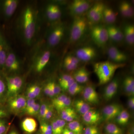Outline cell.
<instances>
[{"label":"cell","instance_id":"cell-9","mask_svg":"<svg viewBox=\"0 0 134 134\" xmlns=\"http://www.w3.org/2000/svg\"><path fill=\"white\" fill-rule=\"evenodd\" d=\"M18 4V2L15 0H6L1 2H0V10L4 16L9 17L15 11Z\"/></svg>","mask_w":134,"mask_h":134},{"label":"cell","instance_id":"cell-59","mask_svg":"<svg viewBox=\"0 0 134 134\" xmlns=\"http://www.w3.org/2000/svg\"><path fill=\"white\" fill-rule=\"evenodd\" d=\"M16 132L15 130H12V131H10V132L8 134H15V133Z\"/></svg>","mask_w":134,"mask_h":134},{"label":"cell","instance_id":"cell-4","mask_svg":"<svg viewBox=\"0 0 134 134\" xmlns=\"http://www.w3.org/2000/svg\"><path fill=\"white\" fill-rule=\"evenodd\" d=\"M91 36L94 43L99 47L105 45L109 39L107 29L100 25L92 27Z\"/></svg>","mask_w":134,"mask_h":134},{"label":"cell","instance_id":"cell-18","mask_svg":"<svg viewBox=\"0 0 134 134\" xmlns=\"http://www.w3.org/2000/svg\"><path fill=\"white\" fill-rule=\"evenodd\" d=\"M22 127L25 132L31 133L36 131L37 123L36 120L31 117H27L22 121Z\"/></svg>","mask_w":134,"mask_h":134},{"label":"cell","instance_id":"cell-1","mask_svg":"<svg viewBox=\"0 0 134 134\" xmlns=\"http://www.w3.org/2000/svg\"><path fill=\"white\" fill-rule=\"evenodd\" d=\"M125 63H117L109 61L97 63L94 65V71L99 80V85H104L110 81L117 69L123 68Z\"/></svg>","mask_w":134,"mask_h":134},{"label":"cell","instance_id":"cell-14","mask_svg":"<svg viewBox=\"0 0 134 134\" xmlns=\"http://www.w3.org/2000/svg\"><path fill=\"white\" fill-rule=\"evenodd\" d=\"M19 64L15 55L9 53L7 55L3 68L9 71H16L19 69Z\"/></svg>","mask_w":134,"mask_h":134},{"label":"cell","instance_id":"cell-48","mask_svg":"<svg viewBox=\"0 0 134 134\" xmlns=\"http://www.w3.org/2000/svg\"><path fill=\"white\" fill-rule=\"evenodd\" d=\"M8 114L7 110L3 106L2 104H0V119H4L7 117Z\"/></svg>","mask_w":134,"mask_h":134},{"label":"cell","instance_id":"cell-21","mask_svg":"<svg viewBox=\"0 0 134 134\" xmlns=\"http://www.w3.org/2000/svg\"><path fill=\"white\" fill-rule=\"evenodd\" d=\"M74 106L76 111L82 115L91 109L90 106L87 102L81 99H77L75 101Z\"/></svg>","mask_w":134,"mask_h":134},{"label":"cell","instance_id":"cell-31","mask_svg":"<svg viewBox=\"0 0 134 134\" xmlns=\"http://www.w3.org/2000/svg\"><path fill=\"white\" fill-rule=\"evenodd\" d=\"M7 55L4 44L0 43V69L3 68Z\"/></svg>","mask_w":134,"mask_h":134},{"label":"cell","instance_id":"cell-42","mask_svg":"<svg viewBox=\"0 0 134 134\" xmlns=\"http://www.w3.org/2000/svg\"><path fill=\"white\" fill-rule=\"evenodd\" d=\"M73 77L69 75L65 74L63 75L60 78L59 80V86L60 87L62 86L63 84L68 81L70 79H72Z\"/></svg>","mask_w":134,"mask_h":134},{"label":"cell","instance_id":"cell-44","mask_svg":"<svg viewBox=\"0 0 134 134\" xmlns=\"http://www.w3.org/2000/svg\"><path fill=\"white\" fill-rule=\"evenodd\" d=\"M64 67L66 69L69 71H72L77 68L78 65L73 64L71 63L68 62L66 61H64Z\"/></svg>","mask_w":134,"mask_h":134},{"label":"cell","instance_id":"cell-30","mask_svg":"<svg viewBox=\"0 0 134 134\" xmlns=\"http://www.w3.org/2000/svg\"><path fill=\"white\" fill-rule=\"evenodd\" d=\"M84 90L83 86L79 85L78 83L75 81L68 89V91L70 95L75 96Z\"/></svg>","mask_w":134,"mask_h":134},{"label":"cell","instance_id":"cell-7","mask_svg":"<svg viewBox=\"0 0 134 134\" xmlns=\"http://www.w3.org/2000/svg\"><path fill=\"white\" fill-rule=\"evenodd\" d=\"M121 106L117 104H112L103 108V118L106 121L111 120L119 115L122 111Z\"/></svg>","mask_w":134,"mask_h":134},{"label":"cell","instance_id":"cell-28","mask_svg":"<svg viewBox=\"0 0 134 134\" xmlns=\"http://www.w3.org/2000/svg\"><path fill=\"white\" fill-rule=\"evenodd\" d=\"M7 96V88L6 80L0 74V104H2Z\"/></svg>","mask_w":134,"mask_h":134},{"label":"cell","instance_id":"cell-39","mask_svg":"<svg viewBox=\"0 0 134 134\" xmlns=\"http://www.w3.org/2000/svg\"><path fill=\"white\" fill-rule=\"evenodd\" d=\"M49 106L46 104H43L40 105V109L39 113L40 117L41 119H44L47 110H48Z\"/></svg>","mask_w":134,"mask_h":134},{"label":"cell","instance_id":"cell-11","mask_svg":"<svg viewBox=\"0 0 134 134\" xmlns=\"http://www.w3.org/2000/svg\"><path fill=\"white\" fill-rule=\"evenodd\" d=\"M83 120L86 125L94 126L99 122L102 116L98 111L91 110L82 115Z\"/></svg>","mask_w":134,"mask_h":134},{"label":"cell","instance_id":"cell-5","mask_svg":"<svg viewBox=\"0 0 134 134\" xmlns=\"http://www.w3.org/2000/svg\"><path fill=\"white\" fill-rule=\"evenodd\" d=\"M26 100L24 96L19 95L10 97L8 101L10 110L15 113L24 111L26 107Z\"/></svg>","mask_w":134,"mask_h":134},{"label":"cell","instance_id":"cell-47","mask_svg":"<svg viewBox=\"0 0 134 134\" xmlns=\"http://www.w3.org/2000/svg\"><path fill=\"white\" fill-rule=\"evenodd\" d=\"M75 81V79L72 77V79H70L68 81L66 82V83L63 84L62 86H60L61 88L62 89L63 91H66L68 90L69 88L72 85V84L74 83Z\"/></svg>","mask_w":134,"mask_h":134},{"label":"cell","instance_id":"cell-36","mask_svg":"<svg viewBox=\"0 0 134 134\" xmlns=\"http://www.w3.org/2000/svg\"><path fill=\"white\" fill-rule=\"evenodd\" d=\"M83 134H99V130L96 126H90L84 130Z\"/></svg>","mask_w":134,"mask_h":134},{"label":"cell","instance_id":"cell-41","mask_svg":"<svg viewBox=\"0 0 134 134\" xmlns=\"http://www.w3.org/2000/svg\"><path fill=\"white\" fill-rule=\"evenodd\" d=\"M72 103V100L71 98L69 97H68L66 100L64 101L62 104L61 105L57 110L59 111H60L62 110L65 109V108L69 107Z\"/></svg>","mask_w":134,"mask_h":134},{"label":"cell","instance_id":"cell-8","mask_svg":"<svg viewBox=\"0 0 134 134\" xmlns=\"http://www.w3.org/2000/svg\"><path fill=\"white\" fill-rule=\"evenodd\" d=\"M76 54L77 58L80 60L88 62L96 57L97 53L95 48L87 46L79 48L77 50Z\"/></svg>","mask_w":134,"mask_h":134},{"label":"cell","instance_id":"cell-34","mask_svg":"<svg viewBox=\"0 0 134 134\" xmlns=\"http://www.w3.org/2000/svg\"><path fill=\"white\" fill-rule=\"evenodd\" d=\"M75 111L74 109L71 107H68L60 111L61 117L63 120H65L67 117L72 113Z\"/></svg>","mask_w":134,"mask_h":134},{"label":"cell","instance_id":"cell-26","mask_svg":"<svg viewBox=\"0 0 134 134\" xmlns=\"http://www.w3.org/2000/svg\"><path fill=\"white\" fill-rule=\"evenodd\" d=\"M23 84V81L22 78L19 76L14 77V81L12 90L7 96L10 97L12 96H16L21 89Z\"/></svg>","mask_w":134,"mask_h":134},{"label":"cell","instance_id":"cell-20","mask_svg":"<svg viewBox=\"0 0 134 134\" xmlns=\"http://www.w3.org/2000/svg\"><path fill=\"white\" fill-rule=\"evenodd\" d=\"M117 14L111 8L105 7L103 11V19L108 24H112L116 21Z\"/></svg>","mask_w":134,"mask_h":134},{"label":"cell","instance_id":"cell-53","mask_svg":"<svg viewBox=\"0 0 134 134\" xmlns=\"http://www.w3.org/2000/svg\"><path fill=\"white\" fill-rule=\"evenodd\" d=\"M26 95H27V97H28L29 99H34L36 97H37V96H36L35 93L30 88V87H29L27 89Z\"/></svg>","mask_w":134,"mask_h":134},{"label":"cell","instance_id":"cell-62","mask_svg":"<svg viewBox=\"0 0 134 134\" xmlns=\"http://www.w3.org/2000/svg\"><path fill=\"white\" fill-rule=\"evenodd\" d=\"M6 133H7V132H6V133H4V134H6Z\"/></svg>","mask_w":134,"mask_h":134},{"label":"cell","instance_id":"cell-57","mask_svg":"<svg viewBox=\"0 0 134 134\" xmlns=\"http://www.w3.org/2000/svg\"><path fill=\"white\" fill-rule=\"evenodd\" d=\"M62 134H74L68 128H65L63 131Z\"/></svg>","mask_w":134,"mask_h":134},{"label":"cell","instance_id":"cell-60","mask_svg":"<svg viewBox=\"0 0 134 134\" xmlns=\"http://www.w3.org/2000/svg\"><path fill=\"white\" fill-rule=\"evenodd\" d=\"M15 134H18V133L17 132H16Z\"/></svg>","mask_w":134,"mask_h":134},{"label":"cell","instance_id":"cell-35","mask_svg":"<svg viewBox=\"0 0 134 134\" xmlns=\"http://www.w3.org/2000/svg\"><path fill=\"white\" fill-rule=\"evenodd\" d=\"M120 114L121 118V125H125L127 124L130 118V115L127 111L126 110H122Z\"/></svg>","mask_w":134,"mask_h":134},{"label":"cell","instance_id":"cell-25","mask_svg":"<svg viewBox=\"0 0 134 134\" xmlns=\"http://www.w3.org/2000/svg\"><path fill=\"white\" fill-rule=\"evenodd\" d=\"M105 5L103 2H96L94 5H92L88 10L87 14V17L90 21L95 16V15L100 10L105 7Z\"/></svg>","mask_w":134,"mask_h":134},{"label":"cell","instance_id":"cell-52","mask_svg":"<svg viewBox=\"0 0 134 134\" xmlns=\"http://www.w3.org/2000/svg\"><path fill=\"white\" fill-rule=\"evenodd\" d=\"M52 85L54 92V96L55 95H58L59 94L61 91V88L59 85H58L57 84L55 83L54 82H52Z\"/></svg>","mask_w":134,"mask_h":134},{"label":"cell","instance_id":"cell-22","mask_svg":"<svg viewBox=\"0 0 134 134\" xmlns=\"http://www.w3.org/2000/svg\"><path fill=\"white\" fill-rule=\"evenodd\" d=\"M50 57V51H47L43 53L39 59L36 65V70L37 72H41L47 64Z\"/></svg>","mask_w":134,"mask_h":134},{"label":"cell","instance_id":"cell-46","mask_svg":"<svg viewBox=\"0 0 134 134\" xmlns=\"http://www.w3.org/2000/svg\"><path fill=\"white\" fill-rule=\"evenodd\" d=\"M51 125L52 127V134H62V132L58 127L55 120L53 121Z\"/></svg>","mask_w":134,"mask_h":134},{"label":"cell","instance_id":"cell-27","mask_svg":"<svg viewBox=\"0 0 134 134\" xmlns=\"http://www.w3.org/2000/svg\"><path fill=\"white\" fill-rule=\"evenodd\" d=\"M68 129L74 134H82L83 127L82 125L77 121H71L68 125Z\"/></svg>","mask_w":134,"mask_h":134},{"label":"cell","instance_id":"cell-40","mask_svg":"<svg viewBox=\"0 0 134 134\" xmlns=\"http://www.w3.org/2000/svg\"><path fill=\"white\" fill-rule=\"evenodd\" d=\"M7 124L4 119H0V134H4L7 132Z\"/></svg>","mask_w":134,"mask_h":134},{"label":"cell","instance_id":"cell-54","mask_svg":"<svg viewBox=\"0 0 134 134\" xmlns=\"http://www.w3.org/2000/svg\"><path fill=\"white\" fill-rule=\"evenodd\" d=\"M77 118V115L76 111H75L70 114L68 117H67L65 121L70 122L75 120Z\"/></svg>","mask_w":134,"mask_h":134},{"label":"cell","instance_id":"cell-23","mask_svg":"<svg viewBox=\"0 0 134 134\" xmlns=\"http://www.w3.org/2000/svg\"><path fill=\"white\" fill-rule=\"evenodd\" d=\"M124 37L127 43L130 46L134 44V26L132 24L126 25L124 29Z\"/></svg>","mask_w":134,"mask_h":134},{"label":"cell","instance_id":"cell-16","mask_svg":"<svg viewBox=\"0 0 134 134\" xmlns=\"http://www.w3.org/2000/svg\"><path fill=\"white\" fill-rule=\"evenodd\" d=\"M109 38L115 42H120L124 38V34L118 27L110 25L107 28Z\"/></svg>","mask_w":134,"mask_h":134},{"label":"cell","instance_id":"cell-29","mask_svg":"<svg viewBox=\"0 0 134 134\" xmlns=\"http://www.w3.org/2000/svg\"><path fill=\"white\" fill-rule=\"evenodd\" d=\"M105 129L106 132L108 134H123L122 130L113 123H108Z\"/></svg>","mask_w":134,"mask_h":134},{"label":"cell","instance_id":"cell-24","mask_svg":"<svg viewBox=\"0 0 134 134\" xmlns=\"http://www.w3.org/2000/svg\"><path fill=\"white\" fill-rule=\"evenodd\" d=\"M125 91L130 96H134V79L133 77L129 76L125 78L123 82Z\"/></svg>","mask_w":134,"mask_h":134},{"label":"cell","instance_id":"cell-50","mask_svg":"<svg viewBox=\"0 0 134 134\" xmlns=\"http://www.w3.org/2000/svg\"><path fill=\"white\" fill-rule=\"evenodd\" d=\"M30 87L31 89L34 92V93H35L37 97L39 96L41 91V88L39 86H38V85H34L30 86Z\"/></svg>","mask_w":134,"mask_h":134},{"label":"cell","instance_id":"cell-15","mask_svg":"<svg viewBox=\"0 0 134 134\" xmlns=\"http://www.w3.org/2000/svg\"><path fill=\"white\" fill-rule=\"evenodd\" d=\"M119 86V82L114 79L106 87L104 93V97L106 100H109L115 96Z\"/></svg>","mask_w":134,"mask_h":134},{"label":"cell","instance_id":"cell-37","mask_svg":"<svg viewBox=\"0 0 134 134\" xmlns=\"http://www.w3.org/2000/svg\"><path fill=\"white\" fill-rule=\"evenodd\" d=\"M46 14L48 19L51 21L55 20L54 12V4L48 5L46 9Z\"/></svg>","mask_w":134,"mask_h":134},{"label":"cell","instance_id":"cell-55","mask_svg":"<svg viewBox=\"0 0 134 134\" xmlns=\"http://www.w3.org/2000/svg\"><path fill=\"white\" fill-rule=\"evenodd\" d=\"M128 105L130 108L133 110L134 108V98L132 97L129 99L128 101Z\"/></svg>","mask_w":134,"mask_h":134},{"label":"cell","instance_id":"cell-49","mask_svg":"<svg viewBox=\"0 0 134 134\" xmlns=\"http://www.w3.org/2000/svg\"><path fill=\"white\" fill-rule=\"evenodd\" d=\"M53 109L52 106L49 105L44 119L45 120L50 119L52 116H53Z\"/></svg>","mask_w":134,"mask_h":134},{"label":"cell","instance_id":"cell-12","mask_svg":"<svg viewBox=\"0 0 134 134\" xmlns=\"http://www.w3.org/2000/svg\"><path fill=\"white\" fill-rule=\"evenodd\" d=\"M83 95L86 102L93 104H97L99 102L98 94L92 86H88L84 89Z\"/></svg>","mask_w":134,"mask_h":134},{"label":"cell","instance_id":"cell-45","mask_svg":"<svg viewBox=\"0 0 134 134\" xmlns=\"http://www.w3.org/2000/svg\"><path fill=\"white\" fill-rule=\"evenodd\" d=\"M36 103L35 99L29 98L28 100H26V107L24 110L25 112L26 113L30 110Z\"/></svg>","mask_w":134,"mask_h":134},{"label":"cell","instance_id":"cell-19","mask_svg":"<svg viewBox=\"0 0 134 134\" xmlns=\"http://www.w3.org/2000/svg\"><path fill=\"white\" fill-rule=\"evenodd\" d=\"M119 10L122 16L126 18L132 17L134 15V9L129 2L123 1L119 5Z\"/></svg>","mask_w":134,"mask_h":134},{"label":"cell","instance_id":"cell-56","mask_svg":"<svg viewBox=\"0 0 134 134\" xmlns=\"http://www.w3.org/2000/svg\"><path fill=\"white\" fill-rule=\"evenodd\" d=\"M50 89V82L48 83L46 85L44 88V92L46 95L49 96Z\"/></svg>","mask_w":134,"mask_h":134},{"label":"cell","instance_id":"cell-58","mask_svg":"<svg viewBox=\"0 0 134 134\" xmlns=\"http://www.w3.org/2000/svg\"><path fill=\"white\" fill-rule=\"evenodd\" d=\"M0 43L1 44H3V37L2 34L0 30Z\"/></svg>","mask_w":134,"mask_h":134},{"label":"cell","instance_id":"cell-32","mask_svg":"<svg viewBox=\"0 0 134 134\" xmlns=\"http://www.w3.org/2000/svg\"><path fill=\"white\" fill-rule=\"evenodd\" d=\"M68 97L65 94H62L54 98L52 100L53 106L58 110L59 107L61 105L64 101L66 100Z\"/></svg>","mask_w":134,"mask_h":134},{"label":"cell","instance_id":"cell-10","mask_svg":"<svg viewBox=\"0 0 134 134\" xmlns=\"http://www.w3.org/2000/svg\"><path fill=\"white\" fill-rule=\"evenodd\" d=\"M64 27L61 25L56 26L53 30L48 38L50 46H54L60 43L64 35Z\"/></svg>","mask_w":134,"mask_h":134},{"label":"cell","instance_id":"cell-43","mask_svg":"<svg viewBox=\"0 0 134 134\" xmlns=\"http://www.w3.org/2000/svg\"><path fill=\"white\" fill-rule=\"evenodd\" d=\"M64 60L71 63H73V64L77 65H78L79 62H80V60L77 57L71 55H69L67 56L65 58Z\"/></svg>","mask_w":134,"mask_h":134},{"label":"cell","instance_id":"cell-38","mask_svg":"<svg viewBox=\"0 0 134 134\" xmlns=\"http://www.w3.org/2000/svg\"><path fill=\"white\" fill-rule=\"evenodd\" d=\"M40 105L38 103H36L34 106L28 112L26 113V114L32 116L37 115L39 113Z\"/></svg>","mask_w":134,"mask_h":134},{"label":"cell","instance_id":"cell-17","mask_svg":"<svg viewBox=\"0 0 134 134\" xmlns=\"http://www.w3.org/2000/svg\"><path fill=\"white\" fill-rule=\"evenodd\" d=\"M90 75V73L85 68H82L74 72L73 78L77 82L85 83L88 81Z\"/></svg>","mask_w":134,"mask_h":134},{"label":"cell","instance_id":"cell-3","mask_svg":"<svg viewBox=\"0 0 134 134\" xmlns=\"http://www.w3.org/2000/svg\"><path fill=\"white\" fill-rule=\"evenodd\" d=\"M87 20L84 17L76 16L74 19L70 30L71 41H76L83 35L87 26Z\"/></svg>","mask_w":134,"mask_h":134},{"label":"cell","instance_id":"cell-2","mask_svg":"<svg viewBox=\"0 0 134 134\" xmlns=\"http://www.w3.org/2000/svg\"><path fill=\"white\" fill-rule=\"evenodd\" d=\"M23 28L25 37L30 43L31 41L36 30V25L33 11L31 8H27L23 15Z\"/></svg>","mask_w":134,"mask_h":134},{"label":"cell","instance_id":"cell-61","mask_svg":"<svg viewBox=\"0 0 134 134\" xmlns=\"http://www.w3.org/2000/svg\"><path fill=\"white\" fill-rule=\"evenodd\" d=\"M43 134V133H40V134Z\"/></svg>","mask_w":134,"mask_h":134},{"label":"cell","instance_id":"cell-6","mask_svg":"<svg viewBox=\"0 0 134 134\" xmlns=\"http://www.w3.org/2000/svg\"><path fill=\"white\" fill-rule=\"evenodd\" d=\"M91 7V3L85 0H75L70 7L71 12L76 16H79L88 10Z\"/></svg>","mask_w":134,"mask_h":134},{"label":"cell","instance_id":"cell-51","mask_svg":"<svg viewBox=\"0 0 134 134\" xmlns=\"http://www.w3.org/2000/svg\"><path fill=\"white\" fill-rule=\"evenodd\" d=\"M55 121L59 128L60 130L61 131L63 132L64 129L65 125H66V122H65V121L63 119H59L55 120Z\"/></svg>","mask_w":134,"mask_h":134},{"label":"cell","instance_id":"cell-33","mask_svg":"<svg viewBox=\"0 0 134 134\" xmlns=\"http://www.w3.org/2000/svg\"><path fill=\"white\" fill-rule=\"evenodd\" d=\"M40 129L42 133L52 134V125L46 122H43L40 125Z\"/></svg>","mask_w":134,"mask_h":134},{"label":"cell","instance_id":"cell-13","mask_svg":"<svg viewBox=\"0 0 134 134\" xmlns=\"http://www.w3.org/2000/svg\"><path fill=\"white\" fill-rule=\"evenodd\" d=\"M110 59L117 63H121L126 60L127 58L126 54L114 47H111L108 51Z\"/></svg>","mask_w":134,"mask_h":134}]
</instances>
